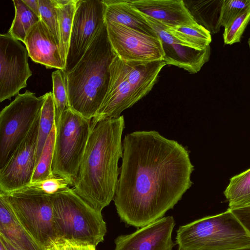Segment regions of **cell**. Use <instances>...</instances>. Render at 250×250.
Wrapping results in <instances>:
<instances>
[{
	"label": "cell",
	"mask_w": 250,
	"mask_h": 250,
	"mask_svg": "<svg viewBox=\"0 0 250 250\" xmlns=\"http://www.w3.org/2000/svg\"><path fill=\"white\" fill-rule=\"evenodd\" d=\"M113 201L121 220L141 228L163 217L193 184L188 150L155 130L125 135Z\"/></svg>",
	"instance_id": "obj_1"
},
{
	"label": "cell",
	"mask_w": 250,
	"mask_h": 250,
	"mask_svg": "<svg viewBox=\"0 0 250 250\" xmlns=\"http://www.w3.org/2000/svg\"><path fill=\"white\" fill-rule=\"evenodd\" d=\"M124 116L92 122L85 151L73 189L96 210L113 200L118 184V162L123 156Z\"/></svg>",
	"instance_id": "obj_2"
},
{
	"label": "cell",
	"mask_w": 250,
	"mask_h": 250,
	"mask_svg": "<svg viewBox=\"0 0 250 250\" xmlns=\"http://www.w3.org/2000/svg\"><path fill=\"white\" fill-rule=\"evenodd\" d=\"M115 56L104 23L77 64L64 73L71 110L87 120L95 116L106 93Z\"/></svg>",
	"instance_id": "obj_3"
},
{
	"label": "cell",
	"mask_w": 250,
	"mask_h": 250,
	"mask_svg": "<svg viewBox=\"0 0 250 250\" xmlns=\"http://www.w3.org/2000/svg\"><path fill=\"white\" fill-rule=\"evenodd\" d=\"M176 242L181 250H234L250 247V235L228 209L179 227Z\"/></svg>",
	"instance_id": "obj_4"
},
{
	"label": "cell",
	"mask_w": 250,
	"mask_h": 250,
	"mask_svg": "<svg viewBox=\"0 0 250 250\" xmlns=\"http://www.w3.org/2000/svg\"><path fill=\"white\" fill-rule=\"evenodd\" d=\"M50 196L58 240H72L95 247L103 242L106 225L102 212L69 187Z\"/></svg>",
	"instance_id": "obj_5"
},
{
	"label": "cell",
	"mask_w": 250,
	"mask_h": 250,
	"mask_svg": "<svg viewBox=\"0 0 250 250\" xmlns=\"http://www.w3.org/2000/svg\"><path fill=\"white\" fill-rule=\"evenodd\" d=\"M55 125L52 173L73 186L88 140L91 120L68 108Z\"/></svg>",
	"instance_id": "obj_6"
},
{
	"label": "cell",
	"mask_w": 250,
	"mask_h": 250,
	"mask_svg": "<svg viewBox=\"0 0 250 250\" xmlns=\"http://www.w3.org/2000/svg\"><path fill=\"white\" fill-rule=\"evenodd\" d=\"M0 194L20 224L44 250L58 240L50 195L29 186L8 193L0 191Z\"/></svg>",
	"instance_id": "obj_7"
},
{
	"label": "cell",
	"mask_w": 250,
	"mask_h": 250,
	"mask_svg": "<svg viewBox=\"0 0 250 250\" xmlns=\"http://www.w3.org/2000/svg\"><path fill=\"white\" fill-rule=\"evenodd\" d=\"M47 93L37 97L26 90L19 94L0 113V168L26 136L38 117Z\"/></svg>",
	"instance_id": "obj_8"
},
{
	"label": "cell",
	"mask_w": 250,
	"mask_h": 250,
	"mask_svg": "<svg viewBox=\"0 0 250 250\" xmlns=\"http://www.w3.org/2000/svg\"><path fill=\"white\" fill-rule=\"evenodd\" d=\"M103 0H77L64 73L83 57L105 23Z\"/></svg>",
	"instance_id": "obj_9"
},
{
	"label": "cell",
	"mask_w": 250,
	"mask_h": 250,
	"mask_svg": "<svg viewBox=\"0 0 250 250\" xmlns=\"http://www.w3.org/2000/svg\"><path fill=\"white\" fill-rule=\"evenodd\" d=\"M105 24L111 46L123 62L163 60L164 53L158 37L146 35L114 22L106 21Z\"/></svg>",
	"instance_id": "obj_10"
},
{
	"label": "cell",
	"mask_w": 250,
	"mask_h": 250,
	"mask_svg": "<svg viewBox=\"0 0 250 250\" xmlns=\"http://www.w3.org/2000/svg\"><path fill=\"white\" fill-rule=\"evenodd\" d=\"M28 53L21 42L8 33L0 35V102L19 94L32 73Z\"/></svg>",
	"instance_id": "obj_11"
},
{
	"label": "cell",
	"mask_w": 250,
	"mask_h": 250,
	"mask_svg": "<svg viewBox=\"0 0 250 250\" xmlns=\"http://www.w3.org/2000/svg\"><path fill=\"white\" fill-rule=\"evenodd\" d=\"M40 117V114L7 162L0 168V191L8 193L30 184L36 167Z\"/></svg>",
	"instance_id": "obj_12"
},
{
	"label": "cell",
	"mask_w": 250,
	"mask_h": 250,
	"mask_svg": "<svg viewBox=\"0 0 250 250\" xmlns=\"http://www.w3.org/2000/svg\"><path fill=\"white\" fill-rule=\"evenodd\" d=\"M110 79L102 104L92 122L117 118L137 102L128 82L124 62L116 55L109 68Z\"/></svg>",
	"instance_id": "obj_13"
},
{
	"label": "cell",
	"mask_w": 250,
	"mask_h": 250,
	"mask_svg": "<svg viewBox=\"0 0 250 250\" xmlns=\"http://www.w3.org/2000/svg\"><path fill=\"white\" fill-rule=\"evenodd\" d=\"M174 226L172 216L163 217L133 233L118 236L114 250H172Z\"/></svg>",
	"instance_id": "obj_14"
},
{
	"label": "cell",
	"mask_w": 250,
	"mask_h": 250,
	"mask_svg": "<svg viewBox=\"0 0 250 250\" xmlns=\"http://www.w3.org/2000/svg\"><path fill=\"white\" fill-rule=\"evenodd\" d=\"M143 16L161 42L164 53L163 60L166 65H173L190 74H195L209 61L211 53L210 46L203 50L183 46L167 31L166 26L155 20Z\"/></svg>",
	"instance_id": "obj_15"
},
{
	"label": "cell",
	"mask_w": 250,
	"mask_h": 250,
	"mask_svg": "<svg viewBox=\"0 0 250 250\" xmlns=\"http://www.w3.org/2000/svg\"><path fill=\"white\" fill-rule=\"evenodd\" d=\"M23 43L29 57L34 62L47 68L64 70L59 44L41 20L29 30Z\"/></svg>",
	"instance_id": "obj_16"
},
{
	"label": "cell",
	"mask_w": 250,
	"mask_h": 250,
	"mask_svg": "<svg viewBox=\"0 0 250 250\" xmlns=\"http://www.w3.org/2000/svg\"><path fill=\"white\" fill-rule=\"evenodd\" d=\"M141 14L155 20L168 28L197 23L183 0H129Z\"/></svg>",
	"instance_id": "obj_17"
},
{
	"label": "cell",
	"mask_w": 250,
	"mask_h": 250,
	"mask_svg": "<svg viewBox=\"0 0 250 250\" xmlns=\"http://www.w3.org/2000/svg\"><path fill=\"white\" fill-rule=\"evenodd\" d=\"M124 63L127 80L137 102L151 91L157 81L160 71L166 65L164 60Z\"/></svg>",
	"instance_id": "obj_18"
},
{
	"label": "cell",
	"mask_w": 250,
	"mask_h": 250,
	"mask_svg": "<svg viewBox=\"0 0 250 250\" xmlns=\"http://www.w3.org/2000/svg\"><path fill=\"white\" fill-rule=\"evenodd\" d=\"M103 1L105 5V22H114L146 35L158 37L144 16L132 6L129 0Z\"/></svg>",
	"instance_id": "obj_19"
},
{
	"label": "cell",
	"mask_w": 250,
	"mask_h": 250,
	"mask_svg": "<svg viewBox=\"0 0 250 250\" xmlns=\"http://www.w3.org/2000/svg\"><path fill=\"white\" fill-rule=\"evenodd\" d=\"M0 235L19 250H44L20 224L1 194H0Z\"/></svg>",
	"instance_id": "obj_20"
},
{
	"label": "cell",
	"mask_w": 250,
	"mask_h": 250,
	"mask_svg": "<svg viewBox=\"0 0 250 250\" xmlns=\"http://www.w3.org/2000/svg\"><path fill=\"white\" fill-rule=\"evenodd\" d=\"M185 5L195 22L211 34L220 31L221 13L224 0H186Z\"/></svg>",
	"instance_id": "obj_21"
},
{
	"label": "cell",
	"mask_w": 250,
	"mask_h": 250,
	"mask_svg": "<svg viewBox=\"0 0 250 250\" xmlns=\"http://www.w3.org/2000/svg\"><path fill=\"white\" fill-rule=\"evenodd\" d=\"M167 31L181 45L198 50L206 49L211 42V34L196 23L191 25L166 28Z\"/></svg>",
	"instance_id": "obj_22"
},
{
	"label": "cell",
	"mask_w": 250,
	"mask_h": 250,
	"mask_svg": "<svg viewBox=\"0 0 250 250\" xmlns=\"http://www.w3.org/2000/svg\"><path fill=\"white\" fill-rule=\"evenodd\" d=\"M57 9L60 36V50L65 63L77 0H54Z\"/></svg>",
	"instance_id": "obj_23"
},
{
	"label": "cell",
	"mask_w": 250,
	"mask_h": 250,
	"mask_svg": "<svg viewBox=\"0 0 250 250\" xmlns=\"http://www.w3.org/2000/svg\"><path fill=\"white\" fill-rule=\"evenodd\" d=\"M228 209L250 205V168L233 176L224 191Z\"/></svg>",
	"instance_id": "obj_24"
},
{
	"label": "cell",
	"mask_w": 250,
	"mask_h": 250,
	"mask_svg": "<svg viewBox=\"0 0 250 250\" xmlns=\"http://www.w3.org/2000/svg\"><path fill=\"white\" fill-rule=\"evenodd\" d=\"M13 2L15 17L8 33L14 39L24 42L29 30L40 19L22 0H13Z\"/></svg>",
	"instance_id": "obj_25"
},
{
	"label": "cell",
	"mask_w": 250,
	"mask_h": 250,
	"mask_svg": "<svg viewBox=\"0 0 250 250\" xmlns=\"http://www.w3.org/2000/svg\"><path fill=\"white\" fill-rule=\"evenodd\" d=\"M46 93V98L42 106L40 117L36 166L47 138L55 124L56 107L53 93L49 92Z\"/></svg>",
	"instance_id": "obj_26"
},
{
	"label": "cell",
	"mask_w": 250,
	"mask_h": 250,
	"mask_svg": "<svg viewBox=\"0 0 250 250\" xmlns=\"http://www.w3.org/2000/svg\"><path fill=\"white\" fill-rule=\"evenodd\" d=\"M56 130L55 124L46 141L39 162L35 168L30 184L36 183L54 176L52 173V166Z\"/></svg>",
	"instance_id": "obj_27"
},
{
	"label": "cell",
	"mask_w": 250,
	"mask_h": 250,
	"mask_svg": "<svg viewBox=\"0 0 250 250\" xmlns=\"http://www.w3.org/2000/svg\"><path fill=\"white\" fill-rule=\"evenodd\" d=\"M53 95L56 107L55 121L57 120L62 112L69 108L67 90L64 74L58 69L52 73Z\"/></svg>",
	"instance_id": "obj_28"
},
{
	"label": "cell",
	"mask_w": 250,
	"mask_h": 250,
	"mask_svg": "<svg viewBox=\"0 0 250 250\" xmlns=\"http://www.w3.org/2000/svg\"><path fill=\"white\" fill-rule=\"evenodd\" d=\"M250 21V6L235 17L225 28L223 33L225 44L240 42L242 36Z\"/></svg>",
	"instance_id": "obj_29"
},
{
	"label": "cell",
	"mask_w": 250,
	"mask_h": 250,
	"mask_svg": "<svg viewBox=\"0 0 250 250\" xmlns=\"http://www.w3.org/2000/svg\"><path fill=\"white\" fill-rule=\"evenodd\" d=\"M39 3L40 20L46 25L53 35L59 44L60 48L58 18L54 0H39Z\"/></svg>",
	"instance_id": "obj_30"
},
{
	"label": "cell",
	"mask_w": 250,
	"mask_h": 250,
	"mask_svg": "<svg viewBox=\"0 0 250 250\" xmlns=\"http://www.w3.org/2000/svg\"><path fill=\"white\" fill-rule=\"evenodd\" d=\"M250 6V0H224L221 25L225 28L235 17Z\"/></svg>",
	"instance_id": "obj_31"
},
{
	"label": "cell",
	"mask_w": 250,
	"mask_h": 250,
	"mask_svg": "<svg viewBox=\"0 0 250 250\" xmlns=\"http://www.w3.org/2000/svg\"><path fill=\"white\" fill-rule=\"evenodd\" d=\"M28 186L50 195L69 187V185L64 179L55 175L52 177L36 183L30 184Z\"/></svg>",
	"instance_id": "obj_32"
},
{
	"label": "cell",
	"mask_w": 250,
	"mask_h": 250,
	"mask_svg": "<svg viewBox=\"0 0 250 250\" xmlns=\"http://www.w3.org/2000/svg\"><path fill=\"white\" fill-rule=\"evenodd\" d=\"M56 243L60 250H96V247L74 240L60 239Z\"/></svg>",
	"instance_id": "obj_33"
},
{
	"label": "cell",
	"mask_w": 250,
	"mask_h": 250,
	"mask_svg": "<svg viewBox=\"0 0 250 250\" xmlns=\"http://www.w3.org/2000/svg\"><path fill=\"white\" fill-rule=\"evenodd\" d=\"M229 209L235 216L250 235V205Z\"/></svg>",
	"instance_id": "obj_34"
},
{
	"label": "cell",
	"mask_w": 250,
	"mask_h": 250,
	"mask_svg": "<svg viewBox=\"0 0 250 250\" xmlns=\"http://www.w3.org/2000/svg\"><path fill=\"white\" fill-rule=\"evenodd\" d=\"M26 5L40 19L39 0H22Z\"/></svg>",
	"instance_id": "obj_35"
},
{
	"label": "cell",
	"mask_w": 250,
	"mask_h": 250,
	"mask_svg": "<svg viewBox=\"0 0 250 250\" xmlns=\"http://www.w3.org/2000/svg\"><path fill=\"white\" fill-rule=\"evenodd\" d=\"M0 240H1L7 250H19L16 247H15L11 243H10L7 239H6L2 236L0 235Z\"/></svg>",
	"instance_id": "obj_36"
},
{
	"label": "cell",
	"mask_w": 250,
	"mask_h": 250,
	"mask_svg": "<svg viewBox=\"0 0 250 250\" xmlns=\"http://www.w3.org/2000/svg\"><path fill=\"white\" fill-rule=\"evenodd\" d=\"M44 250H60V249L56 242H54L46 248Z\"/></svg>",
	"instance_id": "obj_37"
},
{
	"label": "cell",
	"mask_w": 250,
	"mask_h": 250,
	"mask_svg": "<svg viewBox=\"0 0 250 250\" xmlns=\"http://www.w3.org/2000/svg\"><path fill=\"white\" fill-rule=\"evenodd\" d=\"M0 250H7V248L1 240H0Z\"/></svg>",
	"instance_id": "obj_38"
},
{
	"label": "cell",
	"mask_w": 250,
	"mask_h": 250,
	"mask_svg": "<svg viewBox=\"0 0 250 250\" xmlns=\"http://www.w3.org/2000/svg\"><path fill=\"white\" fill-rule=\"evenodd\" d=\"M177 250H180L179 249H178ZM234 250H250V247H247V248H243V249H240Z\"/></svg>",
	"instance_id": "obj_39"
},
{
	"label": "cell",
	"mask_w": 250,
	"mask_h": 250,
	"mask_svg": "<svg viewBox=\"0 0 250 250\" xmlns=\"http://www.w3.org/2000/svg\"><path fill=\"white\" fill-rule=\"evenodd\" d=\"M248 44L249 45V47L250 48V38H249L248 41Z\"/></svg>",
	"instance_id": "obj_40"
}]
</instances>
